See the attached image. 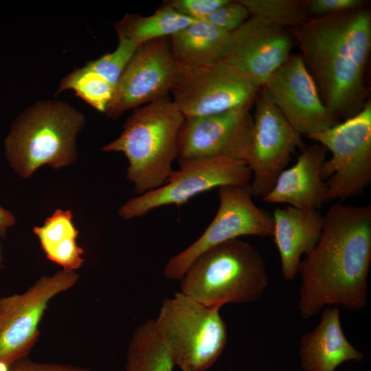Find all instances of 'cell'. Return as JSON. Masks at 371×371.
<instances>
[{"label": "cell", "instance_id": "6da1fadb", "mask_svg": "<svg viewBox=\"0 0 371 371\" xmlns=\"http://www.w3.org/2000/svg\"><path fill=\"white\" fill-rule=\"evenodd\" d=\"M370 264L371 206L334 204L323 215L318 242L299 265L302 317L329 306L364 308Z\"/></svg>", "mask_w": 371, "mask_h": 371}, {"label": "cell", "instance_id": "7a4b0ae2", "mask_svg": "<svg viewBox=\"0 0 371 371\" xmlns=\"http://www.w3.org/2000/svg\"><path fill=\"white\" fill-rule=\"evenodd\" d=\"M330 112L339 120L369 100L364 71L371 49V13L365 6L309 19L289 30Z\"/></svg>", "mask_w": 371, "mask_h": 371}, {"label": "cell", "instance_id": "3957f363", "mask_svg": "<svg viewBox=\"0 0 371 371\" xmlns=\"http://www.w3.org/2000/svg\"><path fill=\"white\" fill-rule=\"evenodd\" d=\"M184 117L172 99L161 98L134 109L118 138L102 150L122 152L127 178L142 194L163 186L178 157V137Z\"/></svg>", "mask_w": 371, "mask_h": 371}, {"label": "cell", "instance_id": "277c9868", "mask_svg": "<svg viewBox=\"0 0 371 371\" xmlns=\"http://www.w3.org/2000/svg\"><path fill=\"white\" fill-rule=\"evenodd\" d=\"M180 280V292L206 306L220 308L227 303L256 302L269 283L261 254L238 238L203 252Z\"/></svg>", "mask_w": 371, "mask_h": 371}, {"label": "cell", "instance_id": "5b68a950", "mask_svg": "<svg viewBox=\"0 0 371 371\" xmlns=\"http://www.w3.org/2000/svg\"><path fill=\"white\" fill-rule=\"evenodd\" d=\"M84 116L60 101L39 102L22 113L5 140L6 157L21 176L39 166L57 168L75 157V138Z\"/></svg>", "mask_w": 371, "mask_h": 371}, {"label": "cell", "instance_id": "8992f818", "mask_svg": "<svg viewBox=\"0 0 371 371\" xmlns=\"http://www.w3.org/2000/svg\"><path fill=\"white\" fill-rule=\"evenodd\" d=\"M220 308L181 292L163 300L155 328L175 365L183 371H205L223 352L227 334Z\"/></svg>", "mask_w": 371, "mask_h": 371}, {"label": "cell", "instance_id": "52a82bcc", "mask_svg": "<svg viewBox=\"0 0 371 371\" xmlns=\"http://www.w3.org/2000/svg\"><path fill=\"white\" fill-rule=\"evenodd\" d=\"M330 151L322 176L326 202L361 194L371 182V102L354 116L308 137Z\"/></svg>", "mask_w": 371, "mask_h": 371}, {"label": "cell", "instance_id": "ba28073f", "mask_svg": "<svg viewBox=\"0 0 371 371\" xmlns=\"http://www.w3.org/2000/svg\"><path fill=\"white\" fill-rule=\"evenodd\" d=\"M261 87L225 59L198 66H179L172 100L184 118L252 106Z\"/></svg>", "mask_w": 371, "mask_h": 371}, {"label": "cell", "instance_id": "9c48e42d", "mask_svg": "<svg viewBox=\"0 0 371 371\" xmlns=\"http://www.w3.org/2000/svg\"><path fill=\"white\" fill-rule=\"evenodd\" d=\"M251 172L240 160L215 157L179 160L166 183L133 197L119 210V215L129 219L146 214L168 205L179 206L201 193L225 186L249 185Z\"/></svg>", "mask_w": 371, "mask_h": 371}, {"label": "cell", "instance_id": "30bf717a", "mask_svg": "<svg viewBox=\"0 0 371 371\" xmlns=\"http://www.w3.org/2000/svg\"><path fill=\"white\" fill-rule=\"evenodd\" d=\"M218 196V210L203 233L167 262L168 279L180 280L195 258L217 245L243 236H273L272 216L254 203L249 185L220 187Z\"/></svg>", "mask_w": 371, "mask_h": 371}, {"label": "cell", "instance_id": "8fae6325", "mask_svg": "<svg viewBox=\"0 0 371 371\" xmlns=\"http://www.w3.org/2000/svg\"><path fill=\"white\" fill-rule=\"evenodd\" d=\"M253 129L245 164L251 172L252 196L264 197L286 168L295 149H304L301 134L271 102L264 87L255 101Z\"/></svg>", "mask_w": 371, "mask_h": 371}, {"label": "cell", "instance_id": "7c38bea8", "mask_svg": "<svg viewBox=\"0 0 371 371\" xmlns=\"http://www.w3.org/2000/svg\"><path fill=\"white\" fill-rule=\"evenodd\" d=\"M78 278L74 270L63 269L41 277L23 293L0 297V363L10 366L27 355L49 302Z\"/></svg>", "mask_w": 371, "mask_h": 371}, {"label": "cell", "instance_id": "4fadbf2b", "mask_svg": "<svg viewBox=\"0 0 371 371\" xmlns=\"http://www.w3.org/2000/svg\"><path fill=\"white\" fill-rule=\"evenodd\" d=\"M168 38L139 46L124 69L105 113L116 119L124 112L168 98L178 75Z\"/></svg>", "mask_w": 371, "mask_h": 371}, {"label": "cell", "instance_id": "5bb4252c", "mask_svg": "<svg viewBox=\"0 0 371 371\" xmlns=\"http://www.w3.org/2000/svg\"><path fill=\"white\" fill-rule=\"evenodd\" d=\"M262 87L301 135L308 137L339 123L324 104L316 83L300 54H291Z\"/></svg>", "mask_w": 371, "mask_h": 371}, {"label": "cell", "instance_id": "9a60e30c", "mask_svg": "<svg viewBox=\"0 0 371 371\" xmlns=\"http://www.w3.org/2000/svg\"><path fill=\"white\" fill-rule=\"evenodd\" d=\"M251 106L184 118L179 133L178 157H226L245 162L254 121Z\"/></svg>", "mask_w": 371, "mask_h": 371}, {"label": "cell", "instance_id": "2e32d148", "mask_svg": "<svg viewBox=\"0 0 371 371\" xmlns=\"http://www.w3.org/2000/svg\"><path fill=\"white\" fill-rule=\"evenodd\" d=\"M291 35L286 28L251 15L231 33L225 60L262 87L291 54Z\"/></svg>", "mask_w": 371, "mask_h": 371}, {"label": "cell", "instance_id": "e0dca14e", "mask_svg": "<svg viewBox=\"0 0 371 371\" xmlns=\"http://www.w3.org/2000/svg\"><path fill=\"white\" fill-rule=\"evenodd\" d=\"M326 150L317 144L305 147L296 162L279 175L262 200L269 203H289L302 210L321 208L326 202L328 192L322 176Z\"/></svg>", "mask_w": 371, "mask_h": 371}, {"label": "cell", "instance_id": "ac0fdd59", "mask_svg": "<svg viewBox=\"0 0 371 371\" xmlns=\"http://www.w3.org/2000/svg\"><path fill=\"white\" fill-rule=\"evenodd\" d=\"M273 238L278 250L281 271L286 280L298 272L300 258L308 254L318 242L323 215L319 210H302L291 205L272 213Z\"/></svg>", "mask_w": 371, "mask_h": 371}, {"label": "cell", "instance_id": "d6986e66", "mask_svg": "<svg viewBox=\"0 0 371 371\" xmlns=\"http://www.w3.org/2000/svg\"><path fill=\"white\" fill-rule=\"evenodd\" d=\"M299 355L305 371H335L345 361L364 357L346 338L337 306H326L316 327L302 336Z\"/></svg>", "mask_w": 371, "mask_h": 371}, {"label": "cell", "instance_id": "ffe728a7", "mask_svg": "<svg viewBox=\"0 0 371 371\" xmlns=\"http://www.w3.org/2000/svg\"><path fill=\"white\" fill-rule=\"evenodd\" d=\"M231 33L206 21H196L168 38L172 55L179 66H198L225 58Z\"/></svg>", "mask_w": 371, "mask_h": 371}, {"label": "cell", "instance_id": "44dd1931", "mask_svg": "<svg viewBox=\"0 0 371 371\" xmlns=\"http://www.w3.org/2000/svg\"><path fill=\"white\" fill-rule=\"evenodd\" d=\"M69 211L57 210L45 221L43 226L34 228L47 258L63 267L75 270L83 263V250L78 246V232L71 222Z\"/></svg>", "mask_w": 371, "mask_h": 371}, {"label": "cell", "instance_id": "7402d4cb", "mask_svg": "<svg viewBox=\"0 0 371 371\" xmlns=\"http://www.w3.org/2000/svg\"><path fill=\"white\" fill-rule=\"evenodd\" d=\"M195 21L164 3L149 16L125 14L115 27L118 38L129 40L139 47L153 40L169 38Z\"/></svg>", "mask_w": 371, "mask_h": 371}, {"label": "cell", "instance_id": "603a6c76", "mask_svg": "<svg viewBox=\"0 0 371 371\" xmlns=\"http://www.w3.org/2000/svg\"><path fill=\"white\" fill-rule=\"evenodd\" d=\"M175 366L154 319H148L135 329L127 350L125 371H172Z\"/></svg>", "mask_w": 371, "mask_h": 371}, {"label": "cell", "instance_id": "cb8c5ba5", "mask_svg": "<svg viewBox=\"0 0 371 371\" xmlns=\"http://www.w3.org/2000/svg\"><path fill=\"white\" fill-rule=\"evenodd\" d=\"M67 89L74 90L77 96L98 111L105 113L115 88L85 65L74 70L62 80L57 93Z\"/></svg>", "mask_w": 371, "mask_h": 371}, {"label": "cell", "instance_id": "d4e9b609", "mask_svg": "<svg viewBox=\"0 0 371 371\" xmlns=\"http://www.w3.org/2000/svg\"><path fill=\"white\" fill-rule=\"evenodd\" d=\"M251 15L288 30L309 19L307 0H240Z\"/></svg>", "mask_w": 371, "mask_h": 371}, {"label": "cell", "instance_id": "484cf974", "mask_svg": "<svg viewBox=\"0 0 371 371\" xmlns=\"http://www.w3.org/2000/svg\"><path fill=\"white\" fill-rule=\"evenodd\" d=\"M137 47L138 46L129 40L119 38L118 45L113 52L89 61L85 66L102 76L115 88Z\"/></svg>", "mask_w": 371, "mask_h": 371}, {"label": "cell", "instance_id": "4316f807", "mask_svg": "<svg viewBox=\"0 0 371 371\" xmlns=\"http://www.w3.org/2000/svg\"><path fill=\"white\" fill-rule=\"evenodd\" d=\"M250 16L249 11L240 0H227L203 21L232 33L239 28Z\"/></svg>", "mask_w": 371, "mask_h": 371}, {"label": "cell", "instance_id": "83f0119b", "mask_svg": "<svg viewBox=\"0 0 371 371\" xmlns=\"http://www.w3.org/2000/svg\"><path fill=\"white\" fill-rule=\"evenodd\" d=\"M227 0H170L164 3L181 14L196 21L206 19Z\"/></svg>", "mask_w": 371, "mask_h": 371}, {"label": "cell", "instance_id": "f1b7e54d", "mask_svg": "<svg viewBox=\"0 0 371 371\" xmlns=\"http://www.w3.org/2000/svg\"><path fill=\"white\" fill-rule=\"evenodd\" d=\"M363 0H307L308 14L323 16L365 6Z\"/></svg>", "mask_w": 371, "mask_h": 371}, {"label": "cell", "instance_id": "f546056e", "mask_svg": "<svg viewBox=\"0 0 371 371\" xmlns=\"http://www.w3.org/2000/svg\"><path fill=\"white\" fill-rule=\"evenodd\" d=\"M8 371H92L90 369L62 363H40L23 357L9 366Z\"/></svg>", "mask_w": 371, "mask_h": 371}, {"label": "cell", "instance_id": "4dcf8cb0", "mask_svg": "<svg viewBox=\"0 0 371 371\" xmlns=\"http://www.w3.org/2000/svg\"><path fill=\"white\" fill-rule=\"evenodd\" d=\"M15 223L14 215L8 210L0 206V236L3 237L6 229L12 226Z\"/></svg>", "mask_w": 371, "mask_h": 371}]
</instances>
